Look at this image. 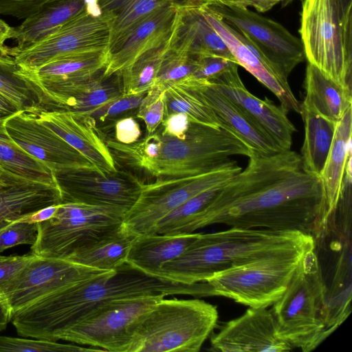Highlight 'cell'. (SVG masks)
I'll return each instance as SVG.
<instances>
[{
  "label": "cell",
  "instance_id": "obj_1",
  "mask_svg": "<svg viewBox=\"0 0 352 352\" xmlns=\"http://www.w3.org/2000/svg\"><path fill=\"white\" fill-rule=\"evenodd\" d=\"M246 167L219 189L205 207L182 226L190 234L212 224L240 228L300 232L317 243L334 219L319 176L302 168L290 150L271 155L254 153Z\"/></svg>",
  "mask_w": 352,
  "mask_h": 352
},
{
  "label": "cell",
  "instance_id": "obj_2",
  "mask_svg": "<svg viewBox=\"0 0 352 352\" xmlns=\"http://www.w3.org/2000/svg\"><path fill=\"white\" fill-rule=\"evenodd\" d=\"M209 296L205 282L186 284L153 276L124 263L113 271L58 290L16 312L12 322L25 338L54 341L56 333L111 301L144 296Z\"/></svg>",
  "mask_w": 352,
  "mask_h": 352
},
{
  "label": "cell",
  "instance_id": "obj_3",
  "mask_svg": "<svg viewBox=\"0 0 352 352\" xmlns=\"http://www.w3.org/2000/svg\"><path fill=\"white\" fill-rule=\"evenodd\" d=\"M104 141L114 158L158 179L202 174L222 165L230 156L249 157L252 154L228 128L192 122L184 140L163 135L159 130L129 144Z\"/></svg>",
  "mask_w": 352,
  "mask_h": 352
},
{
  "label": "cell",
  "instance_id": "obj_4",
  "mask_svg": "<svg viewBox=\"0 0 352 352\" xmlns=\"http://www.w3.org/2000/svg\"><path fill=\"white\" fill-rule=\"evenodd\" d=\"M310 235L266 228H230L202 234L177 257L162 267L160 277L186 284L271 254L316 248Z\"/></svg>",
  "mask_w": 352,
  "mask_h": 352
},
{
  "label": "cell",
  "instance_id": "obj_5",
  "mask_svg": "<svg viewBox=\"0 0 352 352\" xmlns=\"http://www.w3.org/2000/svg\"><path fill=\"white\" fill-rule=\"evenodd\" d=\"M270 311L279 336L303 352L314 350L333 331L328 290L316 248L302 255L286 290Z\"/></svg>",
  "mask_w": 352,
  "mask_h": 352
},
{
  "label": "cell",
  "instance_id": "obj_6",
  "mask_svg": "<svg viewBox=\"0 0 352 352\" xmlns=\"http://www.w3.org/2000/svg\"><path fill=\"white\" fill-rule=\"evenodd\" d=\"M218 317L217 307L203 300L162 298L134 327L129 352H197Z\"/></svg>",
  "mask_w": 352,
  "mask_h": 352
},
{
  "label": "cell",
  "instance_id": "obj_7",
  "mask_svg": "<svg viewBox=\"0 0 352 352\" xmlns=\"http://www.w3.org/2000/svg\"><path fill=\"white\" fill-rule=\"evenodd\" d=\"M309 250L255 259L219 272L205 282L211 296H223L249 307L267 308L283 295L302 255Z\"/></svg>",
  "mask_w": 352,
  "mask_h": 352
},
{
  "label": "cell",
  "instance_id": "obj_8",
  "mask_svg": "<svg viewBox=\"0 0 352 352\" xmlns=\"http://www.w3.org/2000/svg\"><path fill=\"white\" fill-rule=\"evenodd\" d=\"M299 32L308 63L351 88L352 32L344 28L333 0H304Z\"/></svg>",
  "mask_w": 352,
  "mask_h": 352
},
{
  "label": "cell",
  "instance_id": "obj_9",
  "mask_svg": "<svg viewBox=\"0 0 352 352\" xmlns=\"http://www.w3.org/2000/svg\"><path fill=\"white\" fill-rule=\"evenodd\" d=\"M122 219L109 208L61 203L52 218L37 223L38 237L31 245V252L42 257L67 259L118 230L122 226Z\"/></svg>",
  "mask_w": 352,
  "mask_h": 352
},
{
  "label": "cell",
  "instance_id": "obj_10",
  "mask_svg": "<svg viewBox=\"0 0 352 352\" xmlns=\"http://www.w3.org/2000/svg\"><path fill=\"white\" fill-rule=\"evenodd\" d=\"M241 170L230 159L202 174L144 184L138 199L124 216L123 226L135 235L155 234L159 221L170 212L202 192L223 185Z\"/></svg>",
  "mask_w": 352,
  "mask_h": 352
},
{
  "label": "cell",
  "instance_id": "obj_11",
  "mask_svg": "<svg viewBox=\"0 0 352 352\" xmlns=\"http://www.w3.org/2000/svg\"><path fill=\"white\" fill-rule=\"evenodd\" d=\"M162 298L144 296L104 303L56 333L54 341H69L100 351L129 352L134 327Z\"/></svg>",
  "mask_w": 352,
  "mask_h": 352
},
{
  "label": "cell",
  "instance_id": "obj_12",
  "mask_svg": "<svg viewBox=\"0 0 352 352\" xmlns=\"http://www.w3.org/2000/svg\"><path fill=\"white\" fill-rule=\"evenodd\" d=\"M208 7L247 38L283 76L287 78L305 60L300 39L275 21L244 6L214 2Z\"/></svg>",
  "mask_w": 352,
  "mask_h": 352
},
{
  "label": "cell",
  "instance_id": "obj_13",
  "mask_svg": "<svg viewBox=\"0 0 352 352\" xmlns=\"http://www.w3.org/2000/svg\"><path fill=\"white\" fill-rule=\"evenodd\" d=\"M62 201L111 209L124 216L138 199L144 183L129 171L103 175L97 170L67 169L54 173Z\"/></svg>",
  "mask_w": 352,
  "mask_h": 352
},
{
  "label": "cell",
  "instance_id": "obj_14",
  "mask_svg": "<svg viewBox=\"0 0 352 352\" xmlns=\"http://www.w3.org/2000/svg\"><path fill=\"white\" fill-rule=\"evenodd\" d=\"M112 20L109 12L94 16L85 10L41 42L13 57L21 69L33 70L62 55L108 50Z\"/></svg>",
  "mask_w": 352,
  "mask_h": 352
},
{
  "label": "cell",
  "instance_id": "obj_15",
  "mask_svg": "<svg viewBox=\"0 0 352 352\" xmlns=\"http://www.w3.org/2000/svg\"><path fill=\"white\" fill-rule=\"evenodd\" d=\"M107 272L69 261L38 256L32 259L1 296L13 315L43 297Z\"/></svg>",
  "mask_w": 352,
  "mask_h": 352
},
{
  "label": "cell",
  "instance_id": "obj_16",
  "mask_svg": "<svg viewBox=\"0 0 352 352\" xmlns=\"http://www.w3.org/2000/svg\"><path fill=\"white\" fill-rule=\"evenodd\" d=\"M4 127L13 142L53 173L67 169L98 171L93 164L32 113L21 111L16 113L5 122Z\"/></svg>",
  "mask_w": 352,
  "mask_h": 352
},
{
  "label": "cell",
  "instance_id": "obj_17",
  "mask_svg": "<svg viewBox=\"0 0 352 352\" xmlns=\"http://www.w3.org/2000/svg\"><path fill=\"white\" fill-rule=\"evenodd\" d=\"M212 350L221 352H283L293 346L282 339L274 318L265 307H250L210 335Z\"/></svg>",
  "mask_w": 352,
  "mask_h": 352
},
{
  "label": "cell",
  "instance_id": "obj_18",
  "mask_svg": "<svg viewBox=\"0 0 352 352\" xmlns=\"http://www.w3.org/2000/svg\"><path fill=\"white\" fill-rule=\"evenodd\" d=\"M236 65L216 78L208 80L228 99L263 129L283 151L290 150L296 129L287 111L267 98L260 99L245 87Z\"/></svg>",
  "mask_w": 352,
  "mask_h": 352
},
{
  "label": "cell",
  "instance_id": "obj_19",
  "mask_svg": "<svg viewBox=\"0 0 352 352\" xmlns=\"http://www.w3.org/2000/svg\"><path fill=\"white\" fill-rule=\"evenodd\" d=\"M201 9L204 18L221 37L238 65L271 91L285 110L300 113L301 103L292 91L287 78L280 75L247 38L228 25L208 6Z\"/></svg>",
  "mask_w": 352,
  "mask_h": 352
},
{
  "label": "cell",
  "instance_id": "obj_20",
  "mask_svg": "<svg viewBox=\"0 0 352 352\" xmlns=\"http://www.w3.org/2000/svg\"><path fill=\"white\" fill-rule=\"evenodd\" d=\"M28 80L39 100L36 112L63 111L90 116L122 95L120 76L117 75L104 78L100 74L85 81L47 87L36 85Z\"/></svg>",
  "mask_w": 352,
  "mask_h": 352
},
{
  "label": "cell",
  "instance_id": "obj_21",
  "mask_svg": "<svg viewBox=\"0 0 352 352\" xmlns=\"http://www.w3.org/2000/svg\"><path fill=\"white\" fill-rule=\"evenodd\" d=\"M175 84V83H174ZM191 91L214 113L223 128H228L252 153L271 155L283 151L276 142L208 80L189 76L175 82Z\"/></svg>",
  "mask_w": 352,
  "mask_h": 352
},
{
  "label": "cell",
  "instance_id": "obj_22",
  "mask_svg": "<svg viewBox=\"0 0 352 352\" xmlns=\"http://www.w3.org/2000/svg\"><path fill=\"white\" fill-rule=\"evenodd\" d=\"M34 114L93 164L101 174L107 175L118 170L92 116L63 111H41Z\"/></svg>",
  "mask_w": 352,
  "mask_h": 352
},
{
  "label": "cell",
  "instance_id": "obj_23",
  "mask_svg": "<svg viewBox=\"0 0 352 352\" xmlns=\"http://www.w3.org/2000/svg\"><path fill=\"white\" fill-rule=\"evenodd\" d=\"M177 14L178 10L168 2L150 14L122 46L111 54L102 76H120L143 54L166 43L173 34Z\"/></svg>",
  "mask_w": 352,
  "mask_h": 352
},
{
  "label": "cell",
  "instance_id": "obj_24",
  "mask_svg": "<svg viewBox=\"0 0 352 352\" xmlns=\"http://www.w3.org/2000/svg\"><path fill=\"white\" fill-rule=\"evenodd\" d=\"M56 184L0 175V230L43 208L61 204Z\"/></svg>",
  "mask_w": 352,
  "mask_h": 352
},
{
  "label": "cell",
  "instance_id": "obj_25",
  "mask_svg": "<svg viewBox=\"0 0 352 352\" xmlns=\"http://www.w3.org/2000/svg\"><path fill=\"white\" fill-rule=\"evenodd\" d=\"M111 54L108 50L82 51L58 56L33 70L21 69L32 83L41 87L85 81L102 72Z\"/></svg>",
  "mask_w": 352,
  "mask_h": 352
},
{
  "label": "cell",
  "instance_id": "obj_26",
  "mask_svg": "<svg viewBox=\"0 0 352 352\" xmlns=\"http://www.w3.org/2000/svg\"><path fill=\"white\" fill-rule=\"evenodd\" d=\"M86 10L85 0H51L19 26L12 28V39L16 45L9 47L16 54L41 42L69 21Z\"/></svg>",
  "mask_w": 352,
  "mask_h": 352
},
{
  "label": "cell",
  "instance_id": "obj_27",
  "mask_svg": "<svg viewBox=\"0 0 352 352\" xmlns=\"http://www.w3.org/2000/svg\"><path fill=\"white\" fill-rule=\"evenodd\" d=\"M173 46L195 58L213 55L236 61L221 37L204 18L201 8L178 10Z\"/></svg>",
  "mask_w": 352,
  "mask_h": 352
},
{
  "label": "cell",
  "instance_id": "obj_28",
  "mask_svg": "<svg viewBox=\"0 0 352 352\" xmlns=\"http://www.w3.org/2000/svg\"><path fill=\"white\" fill-rule=\"evenodd\" d=\"M199 234L137 235L126 263L145 274L160 277L162 265L179 256Z\"/></svg>",
  "mask_w": 352,
  "mask_h": 352
},
{
  "label": "cell",
  "instance_id": "obj_29",
  "mask_svg": "<svg viewBox=\"0 0 352 352\" xmlns=\"http://www.w3.org/2000/svg\"><path fill=\"white\" fill-rule=\"evenodd\" d=\"M304 88L305 97L301 104L336 123L352 107L351 88L335 81L309 63Z\"/></svg>",
  "mask_w": 352,
  "mask_h": 352
},
{
  "label": "cell",
  "instance_id": "obj_30",
  "mask_svg": "<svg viewBox=\"0 0 352 352\" xmlns=\"http://www.w3.org/2000/svg\"><path fill=\"white\" fill-rule=\"evenodd\" d=\"M351 136L352 107L336 124L333 142L320 175L326 201L333 212L338 208L346 165L351 159Z\"/></svg>",
  "mask_w": 352,
  "mask_h": 352
},
{
  "label": "cell",
  "instance_id": "obj_31",
  "mask_svg": "<svg viewBox=\"0 0 352 352\" xmlns=\"http://www.w3.org/2000/svg\"><path fill=\"white\" fill-rule=\"evenodd\" d=\"M102 12L113 16L108 50L118 51L135 28L166 0H98Z\"/></svg>",
  "mask_w": 352,
  "mask_h": 352
},
{
  "label": "cell",
  "instance_id": "obj_32",
  "mask_svg": "<svg viewBox=\"0 0 352 352\" xmlns=\"http://www.w3.org/2000/svg\"><path fill=\"white\" fill-rule=\"evenodd\" d=\"M305 138L300 155L302 168L320 177L329 153L336 131V122L301 104Z\"/></svg>",
  "mask_w": 352,
  "mask_h": 352
},
{
  "label": "cell",
  "instance_id": "obj_33",
  "mask_svg": "<svg viewBox=\"0 0 352 352\" xmlns=\"http://www.w3.org/2000/svg\"><path fill=\"white\" fill-rule=\"evenodd\" d=\"M122 226L112 233L76 251L67 259L103 271H113L126 263L131 245L136 237Z\"/></svg>",
  "mask_w": 352,
  "mask_h": 352
},
{
  "label": "cell",
  "instance_id": "obj_34",
  "mask_svg": "<svg viewBox=\"0 0 352 352\" xmlns=\"http://www.w3.org/2000/svg\"><path fill=\"white\" fill-rule=\"evenodd\" d=\"M0 166L22 178L56 184L52 170L13 142L4 125L0 126Z\"/></svg>",
  "mask_w": 352,
  "mask_h": 352
},
{
  "label": "cell",
  "instance_id": "obj_35",
  "mask_svg": "<svg viewBox=\"0 0 352 352\" xmlns=\"http://www.w3.org/2000/svg\"><path fill=\"white\" fill-rule=\"evenodd\" d=\"M173 32L166 43L143 54L120 74L122 95L146 93L155 85L162 62L173 47Z\"/></svg>",
  "mask_w": 352,
  "mask_h": 352
},
{
  "label": "cell",
  "instance_id": "obj_36",
  "mask_svg": "<svg viewBox=\"0 0 352 352\" xmlns=\"http://www.w3.org/2000/svg\"><path fill=\"white\" fill-rule=\"evenodd\" d=\"M0 92L26 112L35 113L39 100L12 56L0 53Z\"/></svg>",
  "mask_w": 352,
  "mask_h": 352
},
{
  "label": "cell",
  "instance_id": "obj_37",
  "mask_svg": "<svg viewBox=\"0 0 352 352\" xmlns=\"http://www.w3.org/2000/svg\"><path fill=\"white\" fill-rule=\"evenodd\" d=\"M172 113H183L192 123L223 128L205 103L191 91L175 83L168 86L165 91V116Z\"/></svg>",
  "mask_w": 352,
  "mask_h": 352
},
{
  "label": "cell",
  "instance_id": "obj_38",
  "mask_svg": "<svg viewBox=\"0 0 352 352\" xmlns=\"http://www.w3.org/2000/svg\"><path fill=\"white\" fill-rule=\"evenodd\" d=\"M196 66V58L174 49L173 46L162 62L153 87L165 91L168 86L192 76Z\"/></svg>",
  "mask_w": 352,
  "mask_h": 352
},
{
  "label": "cell",
  "instance_id": "obj_39",
  "mask_svg": "<svg viewBox=\"0 0 352 352\" xmlns=\"http://www.w3.org/2000/svg\"><path fill=\"white\" fill-rule=\"evenodd\" d=\"M0 351L44 352V351H100L94 347L58 343L56 341L0 336Z\"/></svg>",
  "mask_w": 352,
  "mask_h": 352
},
{
  "label": "cell",
  "instance_id": "obj_40",
  "mask_svg": "<svg viewBox=\"0 0 352 352\" xmlns=\"http://www.w3.org/2000/svg\"><path fill=\"white\" fill-rule=\"evenodd\" d=\"M165 91L152 87L138 108L136 117L144 122L147 135L156 131L164 118Z\"/></svg>",
  "mask_w": 352,
  "mask_h": 352
},
{
  "label": "cell",
  "instance_id": "obj_41",
  "mask_svg": "<svg viewBox=\"0 0 352 352\" xmlns=\"http://www.w3.org/2000/svg\"><path fill=\"white\" fill-rule=\"evenodd\" d=\"M38 237L36 223L16 221L0 230V253L21 244L34 245Z\"/></svg>",
  "mask_w": 352,
  "mask_h": 352
},
{
  "label": "cell",
  "instance_id": "obj_42",
  "mask_svg": "<svg viewBox=\"0 0 352 352\" xmlns=\"http://www.w3.org/2000/svg\"><path fill=\"white\" fill-rule=\"evenodd\" d=\"M35 254L1 256L0 255V296L20 274Z\"/></svg>",
  "mask_w": 352,
  "mask_h": 352
},
{
  "label": "cell",
  "instance_id": "obj_43",
  "mask_svg": "<svg viewBox=\"0 0 352 352\" xmlns=\"http://www.w3.org/2000/svg\"><path fill=\"white\" fill-rule=\"evenodd\" d=\"M196 69L191 77L211 80L219 76L238 63L219 56H204L196 58Z\"/></svg>",
  "mask_w": 352,
  "mask_h": 352
},
{
  "label": "cell",
  "instance_id": "obj_44",
  "mask_svg": "<svg viewBox=\"0 0 352 352\" xmlns=\"http://www.w3.org/2000/svg\"><path fill=\"white\" fill-rule=\"evenodd\" d=\"M146 93L137 95H122L109 104L104 105L100 109L91 113L94 119L98 118L101 121L110 118L114 116L122 113L124 111L131 110L138 107L142 103Z\"/></svg>",
  "mask_w": 352,
  "mask_h": 352
},
{
  "label": "cell",
  "instance_id": "obj_45",
  "mask_svg": "<svg viewBox=\"0 0 352 352\" xmlns=\"http://www.w3.org/2000/svg\"><path fill=\"white\" fill-rule=\"evenodd\" d=\"M51 0H0V14L25 19Z\"/></svg>",
  "mask_w": 352,
  "mask_h": 352
},
{
  "label": "cell",
  "instance_id": "obj_46",
  "mask_svg": "<svg viewBox=\"0 0 352 352\" xmlns=\"http://www.w3.org/2000/svg\"><path fill=\"white\" fill-rule=\"evenodd\" d=\"M188 116L183 113H172L165 116L161 126L163 135L184 140L190 125Z\"/></svg>",
  "mask_w": 352,
  "mask_h": 352
},
{
  "label": "cell",
  "instance_id": "obj_47",
  "mask_svg": "<svg viewBox=\"0 0 352 352\" xmlns=\"http://www.w3.org/2000/svg\"><path fill=\"white\" fill-rule=\"evenodd\" d=\"M141 135L140 124L133 117L119 119L115 123V138L118 142L132 144L138 141Z\"/></svg>",
  "mask_w": 352,
  "mask_h": 352
},
{
  "label": "cell",
  "instance_id": "obj_48",
  "mask_svg": "<svg viewBox=\"0 0 352 352\" xmlns=\"http://www.w3.org/2000/svg\"><path fill=\"white\" fill-rule=\"evenodd\" d=\"M288 1L292 0H214V2L224 5L252 7L258 12H265L279 3H286Z\"/></svg>",
  "mask_w": 352,
  "mask_h": 352
},
{
  "label": "cell",
  "instance_id": "obj_49",
  "mask_svg": "<svg viewBox=\"0 0 352 352\" xmlns=\"http://www.w3.org/2000/svg\"><path fill=\"white\" fill-rule=\"evenodd\" d=\"M344 28L352 32V0H333Z\"/></svg>",
  "mask_w": 352,
  "mask_h": 352
},
{
  "label": "cell",
  "instance_id": "obj_50",
  "mask_svg": "<svg viewBox=\"0 0 352 352\" xmlns=\"http://www.w3.org/2000/svg\"><path fill=\"white\" fill-rule=\"evenodd\" d=\"M23 111L13 100L0 92V126L16 113Z\"/></svg>",
  "mask_w": 352,
  "mask_h": 352
},
{
  "label": "cell",
  "instance_id": "obj_51",
  "mask_svg": "<svg viewBox=\"0 0 352 352\" xmlns=\"http://www.w3.org/2000/svg\"><path fill=\"white\" fill-rule=\"evenodd\" d=\"M59 204L52 205L40 209L18 221L28 223H39L52 218L58 210Z\"/></svg>",
  "mask_w": 352,
  "mask_h": 352
},
{
  "label": "cell",
  "instance_id": "obj_52",
  "mask_svg": "<svg viewBox=\"0 0 352 352\" xmlns=\"http://www.w3.org/2000/svg\"><path fill=\"white\" fill-rule=\"evenodd\" d=\"M177 10L199 9L214 3V0H166Z\"/></svg>",
  "mask_w": 352,
  "mask_h": 352
},
{
  "label": "cell",
  "instance_id": "obj_53",
  "mask_svg": "<svg viewBox=\"0 0 352 352\" xmlns=\"http://www.w3.org/2000/svg\"><path fill=\"white\" fill-rule=\"evenodd\" d=\"M12 312L7 301L0 296V331L4 330L12 320Z\"/></svg>",
  "mask_w": 352,
  "mask_h": 352
},
{
  "label": "cell",
  "instance_id": "obj_54",
  "mask_svg": "<svg viewBox=\"0 0 352 352\" xmlns=\"http://www.w3.org/2000/svg\"><path fill=\"white\" fill-rule=\"evenodd\" d=\"M12 28L0 19V53L9 54V47L4 44L6 40L11 38Z\"/></svg>",
  "mask_w": 352,
  "mask_h": 352
},
{
  "label": "cell",
  "instance_id": "obj_55",
  "mask_svg": "<svg viewBox=\"0 0 352 352\" xmlns=\"http://www.w3.org/2000/svg\"><path fill=\"white\" fill-rule=\"evenodd\" d=\"M7 171H6L5 170H3L1 166H0V175H2L4 173H6Z\"/></svg>",
  "mask_w": 352,
  "mask_h": 352
}]
</instances>
